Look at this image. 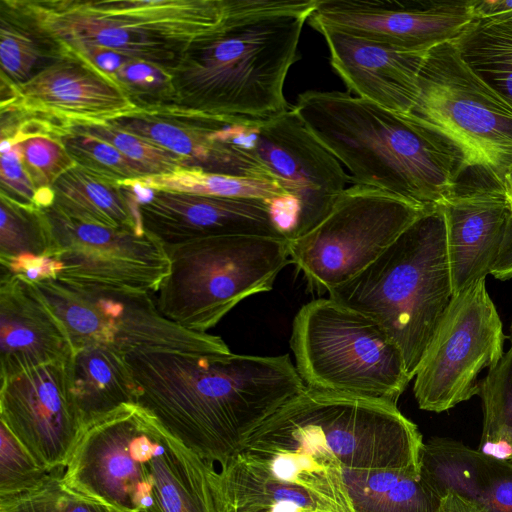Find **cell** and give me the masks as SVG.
Wrapping results in <instances>:
<instances>
[{
  "instance_id": "6da1fadb",
  "label": "cell",
  "mask_w": 512,
  "mask_h": 512,
  "mask_svg": "<svg viewBox=\"0 0 512 512\" xmlns=\"http://www.w3.org/2000/svg\"><path fill=\"white\" fill-rule=\"evenodd\" d=\"M125 360L136 403L220 470L262 421L305 387L288 354L148 350Z\"/></svg>"
},
{
  "instance_id": "7a4b0ae2",
  "label": "cell",
  "mask_w": 512,
  "mask_h": 512,
  "mask_svg": "<svg viewBox=\"0 0 512 512\" xmlns=\"http://www.w3.org/2000/svg\"><path fill=\"white\" fill-rule=\"evenodd\" d=\"M62 479L113 512H233L222 471L137 403L82 427Z\"/></svg>"
},
{
  "instance_id": "3957f363",
  "label": "cell",
  "mask_w": 512,
  "mask_h": 512,
  "mask_svg": "<svg viewBox=\"0 0 512 512\" xmlns=\"http://www.w3.org/2000/svg\"><path fill=\"white\" fill-rule=\"evenodd\" d=\"M318 0H231L220 27L173 72L178 107L212 117L287 110L284 84Z\"/></svg>"
},
{
  "instance_id": "277c9868",
  "label": "cell",
  "mask_w": 512,
  "mask_h": 512,
  "mask_svg": "<svg viewBox=\"0 0 512 512\" xmlns=\"http://www.w3.org/2000/svg\"><path fill=\"white\" fill-rule=\"evenodd\" d=\"M313 135L350 171L422 209L441 206L466 170L408 114L339 91L309 90L293 106Z\"/></svg>"
},
{
  "instance_id": "5b68a950",
  "label": "cell",
  "mask_w": 512,
  "mask_h": 512,
  "mask_svg": "<svg viewBox=\"0 0 512 512\" xmlns=\"http://www.w3.org/2000/svg\"><path fill=\"white\" fill-rule=\"evenodd\" d=\"M423 443L397 404L305 386L262 421L241 450L294 452L344 483L343 468L421 475Z\"/></svg>"
},
{
  "instance_id": "8992f818",
  "label": "cell",
  "mask_w": 512,
  "mask_h": 512,
  "mask_svg": "<svg viewBox=\"0 0 512 512\" xmlns=\"http://www.w3.org/2000/svg\"><path fill=\"white\" fill-rule=\"evenodd\" d=\"M328 295L387 333L412 380L453 297L441 206L425 210L369 266Z\"/></svg>"
},
{
  "instance_id": "52a82bcc",
  "label": "cell",
  "mask_w": 512,
  "mask_h": 512,
  "mask_svg": "<svg viewBox=\"0 0 512 512\" xmlns=\"http://www.w3.org/2000/svg\"><path fill=\"white\" fill-rule=\"evenodd\" d=\"M230 0H32V23L62 53L96 46L172 73L223 23Z\"/></svg>"
},
{
  "instance_id": "ba28073f",
  "label": "cell",
  "mask_w": 512,
  "mask_h": 512,
  "mask_svg": "<svg viewBox=\"0 0 512 512\" xmlns=\"http://www.w3.org/2000/svg\"><path fill=\"white\" fill-rule=\"evenodd\" d=\"M166 249L169 273L157 291V307L172 322L201 333L245 298L270 291L291 264L283 237L217 236Z\"/></svg>"
},
{
  "instance_id": "9c48e42d",
  "label": "cell",
  "mask_w": 512,
  "mask_h": 512,
  "mask_svg": "<svg viewBox=\"0 0 512 512\" xmlns=\"http://www.w3.org/2000/svg\"><path fill=\"white\" fill-rule=\"evenodd\" d=\"M305 386L397 404L409 378L403 356L372 319L331 298L303 305L291 335Z\"/></svg>"
},
{
  "instance_id": "30bf717a",
  "label": "cell",
  "mask_w": 512,
  "mask_h": 512,
  "mask_svg": "<svg viewBox=\"0 0 512 512\" xmlns=\"http://www.w3.org/2000/svg\"><path fill=\"white\" fill-rule=\"evenodd\" d=\"M408 113L467 168L503 183L512 164V105L463 62L455 44L427 51Z\"/></svg>"
},
{
  "instance_id": "8fae6325",
  "label": "cell",
  "mask_w": 512,
  "mask_h": 512,
  "mask_svg": "<svg viewBox=\"0 0 512 512\" xmlns=\"http://www.w3.org/2000/svg\"><path fill=\"white\" fill-rule=\"evenodd\" d=\"M33 284L63 323L73 349L103 346L124 356L148 350L231 352L221 337L167 319L151 292L65 278Z\"/></svg>"
},
{
  "instance_id": "7c38bea8",
  "label": "cell",
  "mask_w": 512,
  "mask_h": 512,
  "mask_svg": "<svg viewBox=\"0 0 512 512\" xmlns=\"http://www.w3.org/2000/svg\"><path fill=\"white\" fill-rule=\"evenodd\" d=\"M210 139L222 142L264 167L301 214L294 241L331 211L350 181L338 159L313 135L294 107L264 118L215 117Z\"/></svg>"
},
{
  "instance_id": "4fadbf2b",
  "label": "cell",
  "mask_w": 512,
  "mask_h": 512,
  "mask_svg": "<svg viewBox=\"0 0 512 512\" xmlns=\"http://www.w3.org/2000/svg\"><path fill=\"white\" fill-rule=\"evenodd\" d=\"M425 210L353 184L314 229L289 241L291 263L312 290L329 292L369 266Z\"/></svg>"
},
{
  "instance_id": "5bb4252c",
  "label": "cell",
  "mask_w": 512,
  "mask_h": 512,
  "mask_svg": "<svg viewBox=\"0 0 512 512\" xmlns=\"http://www.w3.org/2000/svg\"><path fill=\"white\" fill-rule=\"evenodd\" d=\"M505 339L486 279L454 294L414 376L419 408L440 413L478 395V376L501 360Z\"/></svg>"
},
{
  "instance_id": "9a60e30c",
  "label": "cell",
  "mask_w": 512,
  "mask_h": 512,
  "mask_svg": "<svg viewBox=\"0 0 512 512\" xmlns=\"http://www.w3.org/2000/svg\"><path fill=\"white\" fill-rule=\"evenodd\" d=\"M53 245L64 265L57 278L108 283L156 293L169 273L166 246L150 235L72 219L42 208Z\"/></svg>"
},
{
  "instance_id": "2e32d148",
  "label": "cell",
  "mask_w": 512,
  "mask_h": 512,
  "mask_svg": "<svg viewBox=\"0 0 512 512\" xmlns=\"http://www.w3.org/2000/svg\"><path fill=\"white\" fill-rule=\"evenodd\" d=\"M1 110L52 121L63 129L106 124L142 111L114 77L73 54H61L28 81H1Z\"/></svg>"
},
{
  "instance_id": "e0dca14e",
  "label": "cell",
  "mask_w": 512,
  "mask_h": 512,
  "mask_svg": "<svg viewBox=\"0 0 512 512\" xmlns=\"http://www.w3.org/2000/svg\"><path fill=\"white\" fill-rule=\"evenodd\" d=\"M0 417L42 467L63 471L82 429L66 362L1 378Z\"/></svg>"
},
{
  "instance_id": "ac0fdd59",
  "label": "cell",
  "mask_w": 512,
  "mask_h": 512,
  "mask_svg": "<svg viewBox=\"0 0 512 512\" xmlns=\"http://www.w3.org/2000/svg\"><path fill=\"white\" fill-rule=\"evenodd\" d=\"M471 0H318V22L408 51H428L457 39L473 21Z\"/></svg>"
},
{
  "instance_id": "d6986e66",
  "label": "cell",
  "mask_w": 512,
  "mask_h": 512,
  "mask_svg": "<svg viewBox=\"0 0 512 512\" xmlns=\"http://www.w3.org/2000/svg\"><path fill=\"white\" fill-rule=\"evenodd\" d=\"M441 208L454 295L491 274L512 212L503 183L478 168L462 173Z\"/></svg>"
},
{
  "instance_id": "ffe728a7",
  "label": "cell",
  "mask_w": 512,
  "mask_h": 512,
  "mask_svg": "<svg viewBox=\"0 0 512 512\" xmlns=\"http://www.w3.org/2000/svg\"><path fill=\"white\" fill-rule=\"evenodd\" d=\"M324 37L330 64L357 97L408 114L427 51H408L327 24L309 23Z\"/></svg>"
},
{
  "instance_id": "44dd1931",
  "label": "cell",
  "mask_w": 512,
  "mask_h": 512,
  "mask_svg": "<svg viewBox=\"0 0 512 512\" xmlns=\"http://www.w3.org/2000/svg\"><path fill=\"white\" fill-rule=\"evenodd\" d=\"M139 210L145 231L165 246L217 236L283 237L267 201L260 199L154 190L152 200Z\"/></svg>"
},
{
  "instance_id": "7402d4cb",
  "label": "cell",
  "mask_w": 512,
  "mask_h": 512,
  "mask_svg": "<svg viewBox=\"0 0 512 512\" xmlns=\"http://www.w3.org/2000/svg\"><path fill=\"white\" fill-rule=\"evenodd\" d=\"M66 328L33 283L0 276V379L52 362H67Z\"/></svg>"
},
{
  "instance_id": "603a6c76",
  "label": "cell",
  "mask_w": 512,
  "mask_h": 512,
  "mask_svg": "<svg viewBox=\"0 0 512 512\" xmlns=\"http://www.w3.org/2000/svg\"><path fill=\"white\" fill-rule=\"evenodd\" d=\"M421 475L443 496L446 491L488 512H512V461L490 457L450 438L424 441Z\"/></svg>"
},
{
  "instance_id": "cb8c5ba5",
  "label": "cell",
  "mask_w": 512,
  "mask_h": 512,
  "mask_svg": "<svg viewBox=\"0 0 512 512\" xmlns=\"http://www.w3.org/2000/svg\"><path fill=\"white\" fill-rule=\"evenodd\" d=\"M53 207L86 223L135 232L145 231L133 189L78 164L52 186Z\"/></svg>"
},
{
  "instance_id": "d4e9b609",
  "label": "cell",
  "mask_w": 512,
  "mask_h": 512,
  "mask_svg": "<svg viewBox=\"0 0 512 512\" xmlns=\"http://www.w3.org/2000/svg\"><path fill=\"white\" fill-rule=\"evenodd\" d=\"M66 370L82 427L124 404L136 403V388L125 356L113 349H73Z\"/></svg>"
},
{
  "instance_id": "484cf974",
  "label": "cell",
  "mask_w": 512,
  "mask_h": 512,
  "mask_svg": "<svg viewBox=\"0 0 512 512\" xmlns=\"http://www.w3.org/2000/svg\"><path fill=\"white\" fill-rule=\"evenodd\" d=\"M355 512H436L442 495L422 475L391 469H342Z\"/></svg>"
},
{
  "instance_id": "4316f807",
  "label": "cell",
  "mask_w": 512,
  "mask_h": 512,
  "mask_svg": "<svg viewBox=\"0 0 512 512\" xmlns=\"http://www.w3.org/2000/svg\"><path fill=\"white\" fill-rule=\"evenodd\" d=\"M221 471L233 512H343L322 496L276 480L237 458Z\"/></svg>"
},
{
  "instance_id": "83f0119b",
  "label": "cell",
  "mask_w": 512,
  "mask_h": 512,
  "mask_svg": "<svg viewBox=\"0 0 512 512\" xmlns=\"http://www.w3.org/2000/svg\"><path fill=\"white\" fill-rule=\"evenodd\" d=\"M453 43L469 69L512 105V14L475 18Z\"/></svg>"
},
{
  "instance_id": "f1b7e54d",
  "label": "cell",
  "mask_w": 512,
  "mask_h": 512,
  "mask_svg": "<svg viewBox=\"0 0 512 512\" xmlns=\"http://www.w3.org/2000/svg\"><path fill=\"white\" fill-rule=\"evenodd\" d=\"M61 54L10 2L0 8L1 81L24 83L51 64Z\"/></svg>"
},
{
  "instance_id": "f546056e",
  "label": "cell",
  "mask_w": 512,
  "mask_h": 512,
  "mask_svg": "<svg viewBox=\"0 0 512 512\" xmlns=\"http://www.w3.org/2000/svg\"><path fill=\"white\" fill-rule=\"evenodd\" d=\"M483 429L478 450L512 461V343L496 366L480 380Z\"/></svg>"
},
{
  "instance_id": "4dcf8cb0",
  "label": "cell",
  "mask_w": 512,
  "mask_h": 512,
  "mask_svg": "<svg viewBox=\"0 0 512 512\" xmlns=\"http://www.w3.org/2000/svg\"><path fill=\"white\" fill-rule=\"evenodd\" d=\"M153 190L268 201L286 191L268 180L208 172L200 168L180 167L172 172L135 180Z\"/></svg>"
},
{
  "instance_id": "1f68e13d",
  "label": "cell",
  "mask_w": 512,
  "mask_h": 512,
  "mask_svg": "<svg viewBox=\"0 0 512 512\" xmlns=\"http://www.w3.org/2000/svg\"><path fill=\"white\" fill-rule=\"evenodd\" d=\"M0 260L20 255L53 256L52 239L40 208L0 196Z\"/></svg>"
},
{
  "instance_id": "d6a6232c",
  "label": "cell",
  "mask_w": 512,
  "mask_h": 512,
  "mask_svg": "<svg viewBox=\"0 0 512 512\" xmlns=\"http://www.w3.org/2000/svg\"><path fill=\"white\" fill-rule=\"evenodd\" d=\"M12 147L18 151L21 163L37 191L51 189L62 174L76 165L56 135L41 133L17 136L9 142H1V154Z\"/></svg>"
},
{
  "instance_id": "836d02e7",
  "label": "cell",
  "mask_w": 512,
  "mask_h": 512,
  "mask_svg": "<svg viewBox=\"0 0 512 512\" xmlns=\"http://www.w3.org/2000/svg\"><path fill=\"white\" fill-rule=\"evenodd\" d=\"M59 137L75 163L93 172L121 184L150 176L144 167L105 140L64 129Z\"/></svg>"
},
{
  "instance_id": "e575fe53",
  "label": "cell",
  "mask_w": 512,
  "mask_h": 512,
  "mask_svg": "<svg viewBox=\"0 0 512 512\" xmlns=\"http://www.w3.org/2000/svg\"><path fill=\"white\" fill-rule=\"evenodd\" d=\"M62 474L52 472L36 488L0 499V512H113L68 487Z\"/></svg>"
},
{
  "instance_id": "d590c367",
  "label": "cell",
  "mask_w": 512,
  "mask_h": 512,
  "mask_svg": "<svg viewBox=\"0 0 512 512\" xmlns=\"http://www.w3.org/2000/svg\"><path fill=\"white\" fill-rule=\"evenodd\" d=\"M64 130L88 134L109 142L126 157L144 167L150 176L169 173L180 167H185L184 160L179 155L110 123L74 125Z\"/></svg>"
},
{
  "instance_id": "8d00e7d4",
  "label": "cell",
  "mask_w": 512,
  "mask_h": 512,
  "mask_svg": "<svg viewBox=\"0 0 512 512\" xmlns=\"http://www.w3.org/2000/svg\"><path fill=\"white\" fill-rule=\"evenodd\" d=\"M114 78L142 110L176 103L173 73L165 68L129 59Z\"/></svg>"
},
{
  "instance_id": "74e56055",
  "label": "cell",
  "mask_w": 512,
  "mask_h": 512,
  "mask_svg": "<svg viewBox=\"0 0 512 512\" xmlns=\"http://www.w3.org/2000/svg\"><path fill=\"white\" fill-rule=\"evenodd\" d=\"M0 424V499L32 490L51 474Z\"/></svg>"
},
{
  "instance_id": "f35d334b",
  "label": "cell",
  "mask_w": 512,
  "mask_h": 512,
  "mask_svg": "<svg viewBox=\"0 0 512 512\" xmlns=\"http://www.w3.org/2000/svg\"><path fill=\"white\" fill-rule=\"evenodd\" d=\"M0 182L2 196L20 205L38 208L37 189L27 175L15 147L1 154Z\"/></svg>"
},
{
  "instance_id": "ab89813d",
  "label": "cell",
  "mask_w": 512,
  "mask_h": 512,
  "mask_svg": "<svg viewBox=\"0 0 512 512\" xmlns=\"http://www.w3.org/2000/svg\"><path fill=\"white\" fill-rule=\"evenodd\" d=\"M64 265L56 256L20 255L0 260V276H19L30 283L55 279Z\"/></svg>"
},
{
  "instance_id": "60d3db41",
  "label": "cell",
  "mask_w": 512,
  "mask_h": 512,
  "mask_svg": "<svg viewBox=\"0 0 512 512\" xmlns=\"http://www.w3.org/2000/svg\"><path fill=\"white\" fill-rule=\"evenodd\" d=\"M491 275L502 281L512 279V215L508 221L501 249Z\"/></svg>"
},
{
  "instance_id": "b9f144b4",
  "label": "cell",
  "mask_w": 512,
  "mask_h": 512,
  "mask_svg": "<svg viewBox=\"0 0 512 512\" xmlns=\"http://www.w3.org/2000/svg\"><path fill=\"white\" fill-rule=\"evenodd\" d=\"M475 18H495L512 14V0H471Z\"/></svg>"
},
{
  "instance_id": "7bdbcfd3",
  "label": "cell",
  "mask_w": 512,
  "mask_h": 512,
  "mask_svg": "<svg viewBox=\"0 0 512 512\" xmlns=\"http://www.w3.org/2000/svg\"><path fill=\"white\" fill-rule=\"evenodd\" d=\"M436 512H488L454 491H446Z\"/></svg>"
},
{
  "instance_id": "ee69618b",
  "label": "cell",
  "mask_w": 512,
  "mask_h": 512,
  "mask_svg": "<svg viewBox=\"0 0 512 512\" xmlns=\"http://www.w3.org/2000/svg\"><path fill=\"white\" fill-rule=\"evenodd\" d=\"M503 186L512 212V164L504 176Z\"/></svg>"
},
{
  "instance_id": "f6af8a7d",
  "label": "cell",
  "mask_w": 512,
  "mask_h": 512,
  "mask_svg": "<svg viewBox=\"0 0 512 512\" xmlns=\"http://www.w3.org/2000/svg\"><path fill=\"white\" fill-rule=\"evenodd\" d=\"M510 341H511V343H512V326H511V340H510Z\"/></svg>"
}]
</instances>
